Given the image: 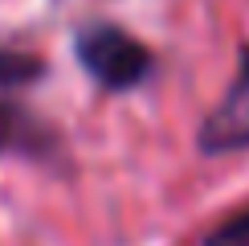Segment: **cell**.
<instances>
[{
  "instance_id": "6da1fadb",
  "label": "cell",
  "mask_w": 249,
  "mask_h": 246,
  "mask_svg": "<svg viewBox=\"0 0 249 246\" xmlns=\"http://www.w3.org/2000/svg\"><path fill=\"white\" fill-rule=\"evenodd\" d=\"M78 62L102 90H131L151 74L155 58L139 37H131L119 25H86L74 37Z\"/></svg>"
},
{
  "instance_id": "7a4b0ae2",
  "label": "cell",
  "mask_w": 249,
  "mask_h": 246,
  "mask_svg": "<svg viewBox=\"0 0 249 246\" xmlns=\"http://www.w3.org/2000/svg\"><path fill=\"white\" fill-rule=\"evenodd\" d=\"M200 152L221 156V152H245L249 148V49L241 54L233 82L225 86V95L216 99V107L200 123Z\"/></svg>"
},
{
  "instance_id": "3957f363",
  "label": "cell",
  "mask_w": 249,
  "mask_h": 246,
  "mask_svg": "<svg viewBox=\"0 0 249 246\" xmlns=\"http://www.w3.org/2000/svg\"><path fill=\"white\" fill-rule=\"evenodd\" d=\"M41 148H49V136L41 131V123L29 119L20 107H13V102H0V152L37 156Z\"/></svg>"
},
{
  "instance_id": "277c9868",
  "label": "cell",
  "mask_w": 249,
  "mask_h": 246,
  "mask_svg": "<svg viewBox=\"0 0 249 246\" xmlns=\"http://www.w3.org/2000/svg\"><path fill=\"white\" fill-rule=\"evenodd\" d=\"M45 74V62L33 54H20V49H0V90L13 86H29Z\"/></svg>"
},
{
  "instance_id": "5b68a950",
  "label": "cell",
  "mask_w": 249,
  "mask_h": 246,
  "mask_svg": "<svg viewBox=\"0 0 249 246\" xmlns=\"http://www.w3.org/2000/svg\"><path fill=\"white\" fill-rule=\"evenodd\" d=\"M200 246H249V201L237 205L233 213H225V218L204 234Z\"/></svg>"
}]
</instances>
